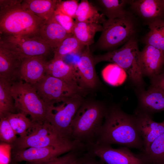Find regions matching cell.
Instances as JSON below:
<instances>
[{"label":"cell","instance_id":"cell-1","mask_svg":"<svg viewBox=\"0 0 164 164\" xmlns=\"http://www.w3.org/2000/svg\"><path fill=\"white\" fill-rule=\"evenodd\" d=\"M104 119L96 143L108 146L116 144L140 152L144 151L134 115L128 114L119 107L113 106L108 108Z\"/></svg>","mask_w":164,"mask_h":164},{"label":"cell","instance_id":"cell-2","mask_svg":"<svg viewBox=\"0 0 164 164\" xmlns=\"http://www.w3.org/2000/svg\"><path fill=\"white\" fill-rule=\"evenodd\" d=\"M22 0H0V35L38 36L44 20L24 9Z\"/></svg>","mask_w":164,"mask_h":164},{"label":"cell","instance_id":"cell-3","mask_svg":"<svg viewBox=\"0 0 164 164\" xmlns=\"http://www.w3.org/2000/svg\"><path fill=\"white\" fill-rule=\"evenodd\" d=\"M107 109L102 104L83 101L71 123L72 139L85 147L95 143Z\"/></svg>","mask_w":164,"mask_h":164},{"label":"cell","instance_id":"cell-4","mask_svg":"<svg viewBox=\"0 0 164 164\" xmlns=\"http://www.w3.org/2000/svg\"><path fill=\"white\" fill-rule=\"evenodd\" d=\"M140 52L137 39L134 38L118 49L93 57L95 65L103 61L118 65L125 70L134 84L141 87L143 85V81L140 66Z\"/></svg>","mask_w":164,"mask_h":164},{"label":"cell","instance_id":"cell-5","mask_svg":"<svg viewBox=\"0 0 164 164\" xmlns=\"http://www.w3.org/2000/svg\"><path fill=\"white\" fill-rule=\"evenodd\" d=\"M102 25L103 30L95 44L102 50L111 51L136 38L138 31L136 20L131 12L129 11L122 18L106 19Z\"/></svg>","mask_w":164,"mask_h":164},{"label":"cell","instance_id":"cell-6","mask_svg":"<svg viewBox=\"0 0 164 164\" xmlns=\"http://www.w3.org/2000/svg\"><path fill=\"white\" fill-rule=\"evenodd\" d=\"M11 92L16 109L29 115L32 122L43 124L47 121L50 106L40 98L32 85L19 80L12 83Z\"/></svg>","mask_w":164,"mask_h":164},{"label":"cell","instance_id":"cell-7","mask_svg":"<svg viewBox=\"0 0 164 164\" xmlns=\"http://www.w3.org/2000/svg\"><path fill=\"white\" fill-rule=\"evenodd\" d=\"M83 102L82 95H78L54 102L50 106L46 120L63 139L73 140L71 123Z\"/></svg>","mask_w":164,"mask_h":164},{"label":"cell","instance_id":"cell-8","mask_svg":"<svg viewBox=\"0 0 164 164\" xmlns=\"http://www.w3.org/2000/svg\"><path fill=\"white\" fill-rule=\"evenodd\" d=\"M32 122L27 135L23 137H18L10 145L12 150L57 145L71 141L65 140L60 137L47 121L43 124Z\"/></svg>","mask_w":164,"mask_h":164},{"label":"cell","instance_id":"cell-9","mask_svg":"<svg viewBox=\"0 0 164 164\" xmlns=\"http://www.w3.org/2000/svg\"><path fill=\"white\" fill-rule=\"evenodd\" d=\"M85 149L84 145L76 140H72L57 145L12 150L11 161L12 164L23 161L29 162L47 161L71 151Z\"/></svg>","mask_w":164,"mask_h":164},{"label":"cell","instance_id":"cell-10","mask_svg":"<svg viewBox=\"0 0 164 164\" xmlns=\"http://www.w3.org/2000/svg\"><path fill=\"white\" fill-rule=\"evenodd\" d=\"M32 86L40 98L49 106L56 101L82 95L84 91L80 86L72 85L50 75H45Z\"/></svg>","mask_w":164,"mask_h":164},{"label":"cell","instance_id":"cell-11","mask_svg":"<svg viewBox=\"0 0 164 164\" xmlns=\"http://www.w3.org/2000/svg\"><path fill=\"white\" fill-rule=\"evenodd\" d=\"M0 43L21 59L37 56L46 57L53 50L38 36L0 35Z\"/></svg>","mask_w":164,"mask_h":164},{"label":"cell","instance_id":"cell-12","mask_svg":"<svg viewBox=\"0 0 164 164\" xmlns=\"http://www.w3.org/2000/svg\"><path fill=\"white\" fill-rule=\"evenodd\" d=\"M86 151L105 164H148L140 153H134L126 147L114 149L95 143L86 146Z\"/></svg>","mask_w":164,"mask_h":164},{"label":"cell","instance_id":"cell-13","mask_svg":"<svg viewBox=\"0 0 164 164\" xmlns=\"http://www.w3.org/2000/svg\"><path fill=\"white\" fill-rule=\"evenodd\" d=\"M131 12L145 25L164 19L163 0H131L129 3Z\"/></svg>","mask_w":164,"mask_h":164},{"label":"cell","instance_id":"cell-14","mask_svg":"<svg viewBox=\"0 0 164 164\" xmlns=\"http://www.w3.org/2000/svg\"><path fill=\"white\" fill-rule=\"evenodd\" d=\"M95 65L89 46H86L75 65L79 84L83 88H93L96 87L97 78Z\"/></svg>","mask_w":164,"mask_h":164},{"label":"cell","instance_id":"cell-15","mask_svg":"<svg viewBox=\"0 0 164 164\" xmlns=\"http://www.w3.org/2000/svg\"><path fill=\"white\" fill-rule=\"evenodd\" d=\"M134 115L137 130L143 141L144 151L164 133V124L156 122L151 116L137 111Z\"/></svg>","mask_w":164,"mask_h":164},{"label":"cell","instance_id":"cell-16","mask_svg":"<svg viewBox=\"0 0 164 164\" xmlns=\"http://www.w3.org/2000/svg\"><path fill=\"white\" fill-rule=\"evenodd\" d=\"M140 60L143 76L151 78L161 73L164 65V54L155 47L146 44L140 52Z\"/></svg>","mask_w":164,"mask_h":164},{"label":"cell","instance_id":"cell-17","mask_svg":"<svg viewBox=\"0 0 164 164\" xmlns=\"http://www.w3.org/2000/svg\"><path fill=\"white\" fill-rule=\"evenodd\" d=\"M22 59L0 43V78L13 83L20 80Z\"/></svg>","mask_w":164,"mask_h":164},{"label":"cell","instance_id":"cell-18","mask_svg":"<svg viewBox=\"0 0 164 164\" xmlns=\"http://www.w3.org/2000/svg\"><path fill=\"white\" fill-rule=\"evenodd\" d=\"M46 57L37 56L22 59L20 70V80L32 85L46 75Z\"/></svg>","mask_w":164,"mask_h":164},{"label":"cell","instance_id":"cell-19","mask_svg":"<svg viewBox=\"0 0 164 164\" xmlns=\"http://www.w3.org/2000/svg\"><path fill=\"white\" fill-rule=\"evenodd\" d=\"M56 20L53 15L45 21L39 29L38 36L53 50L70 35Z\"/></svg>","mask_w":164,"mask_h":164},{"label":"cell","instance_id":"cell-20","mask_svg":"<svg viewBox=\"0 0 164 164\" xmlns=\"http://www.w3.org/2000/svg\"><path fill=\"white\" fill-rule=\"evenodd\" d=\"M140 108L137 111L151 116L152 113L164 111V91L152 86L143 92L140 96Z\"/></svg>","mask_w":164,"mask_h":164},{"label":"cell","instance_id":"cell-21","mask_svg":"<svg viewBox=\"0 0 164 164\" xmlns=\"http://www.w3.org/2000/svg\"><path fill=\"white\" fill-rule=\"evenodd\" d=\"M58 0H24L22 5L26 10L44 20H47L53 15Z\"/></svg>","mask_w":164,"mask_h":164},{"label":"cell","instance_id":"cell-22","mask_svg":"<svg viewBox=\"0 0 164 164\" xmlns=\"http://www.w3.org/2000/svg\"><path fill=\"white\" fill-rule=\"evenodd\" d=\"M75 21L102 25L105 21V16L98 8L87 0H82L79 4Z\"/></svg>","mask_w":164,"mask_h":164},{"label":"cell","instance_id":"cell-23","mask_svg":"<svg viewBox=\"0 0 164 164\" xmlns=\"http://www.w3.org/2000/svg\"><path fill=\"white\" fill-rule=\"evenodd\" d=\"M53 66L51 76L72 85L80 87L75 66L66 63L62 58H53Z\"/></svg>","mask_w":164,"mask_h":164},{"label":"cell","instance_id":"cell-24","mask_svg":"<svg viewBox=\"0 0 164 164\" xmlns=\"http://www.w3.org/2000/svg\"><path fill=\"white\" fill-rule=\"evenodd\" d=\"M130 0H99L96 1L99 5V10L108 19L123 17L128 13L126 9Z\"/></svg>","mask_w":164,"mask_h":164},{"label":"cell","instance_id":"cell-25","mask_svg":"<svg viewBox=\"0 0 164 164\" xmlns=\"http://www.w3.org/2000/svg\"><path fill=\"white\" fill-rule=\"evenodd\" d=\"M102 30L101 24L75 21L72 34L85 46H89L94 43L96 33Z\"/></svg>","mask_w":164,"mask_h":164},{"label":"cell","instance_id":"cell-26","mask_svg":"<svg viewBox=\"0 0 164 164\" xmlns=\"http://www.w3.org/2000/svg\"><path fill=\"white\" fill-rule=\"evenodd\" d=\"M148 26L149 31L142 38V42L155 47L164 54V19L157 20Z\"/></svg>","mask_w":164,"mask_h":164},{"label":"cell","instance_id":"cell-27","mask_svg":"<svg viewBox=\"0 0 164 164\" xmlns=\"http://www.w3.org/2000/svg\"><path fill=\"white\" fill-rule=\"evenodd\" d=\"M12 83L0 78V118L14 113L16 109L11 92Z\"/></svg>","mask_w":164,"mask_h":164},{"label":"cell","instance_id":"cell-28","mask_svg":"<svg viewBox=\"0 0 164 164\" xmlns=\"http://www.w3.org/2000/svg\"><path fill=\"white\" fill-rule=\"evenodd\" d=\"M139 153L148 164H164V133L156 138L147 150Z\"/></svg>","mask_w":164,"mask_h":164},{"label":"cell","instance_id":"cell-29","mask_svg":"<svg viewBox=\"0 0 164 164\" xmlns=\"http://www.w3.org/2000/svg\"><path fill=\"white\" fill-rule=\"evenodd\" d=\"M85 46L72 34L65 39L54 51L53 58L63 59L67 54L83 51Z\"/></svg>","mask_w":164,"mask_h":164},{"label":"cell","instance_id":"cell-30","mask_svg":"<svg viewBox=\"0 0 164 164\" xmlns=\"http://www.w3.org/2000/svg\"><path fill=\"white\" fill-rule=\"evenodd\" d=\"M101 73L104 81L114 86L122 84L126 79L127 74L123 69L114 63L105 67L102 70Z\"/></svg>","mask_w":164,"mask_h":164},{"label":"cell","instance_id":"cell-31","mask_svg":"<svg viewBox=\"0 0 164 164\" xmlns=\"http://www.w3.org/2000/svg\"><path fill=\"white\" fill-rule=\"evenodd\" d=\"M16 135L20 137L26 136L30 128L32 121L22 113H9L5 116Z\"/></svg>","mask_w":164,"mask_h":164},{"label":"cell","instance_id":"cell-32","mask_svg":"<svg viewBox=\"0 0 164 164\" xmlns=\"http://www.w3.org/2000/svg\"><path fill=\"white\" fill-rule=\"evenodd\" d=\"M5 117L0 118V140L3 143L10 145L17 137Z\"/></svg>","mask_w":164,"mask_h":164},{"label":"cell","instance_id":"cell-33","mask_svg":"<svg viewBox=\"0 0 164 164\" xmlns=\"http://www.w3.org/2000/svg\"><path fill=\"white\" fill-rule=\"evenodd\" d=\"M78 2L77 0H58L55 11L74 19Z\"/></svg>","mask_w":164,"mask_h":164},{"label":"cell","instance_id":"cell-34","mask_svg":"<svg viewBox=\"0 0 164 164\" xmlns=\"http://www.w3.org/2000/svg\"><path fill=\"white\" fill-rule=\"evenodd\" d=\"M85 151L84 149L70 151L65 155L47 161L29 162V164H66L78 157Z\"/></svg>","mask_w":164,"mask_h":164},{"label":"cell","instance_id":"cell-35","mask_svg":"<svg viewBox=\"0 0 164 164\" xmlns=\"http://www.w3.org/2000/svg\"><path fill=\"white\" fill-rule=\"evenodd\" d=\"M53 15L57 22L68 33L72 34L75 23L73 18L55 11Z\"/></svg>","mask_w":164,"mask_h":164},{"label":"cell","instance_id":"cell-36","mask_svg":"<svg viewBox=\"0 0 164 164\" xmlns=\"http://www.w3.org/2000/svg\"><path fill=\"white\" fill-rule=\"evenodd\" d=\"M151 79L152 86L164 91V71Z\"/></svg>","mask_w":164,"mask_h":164},{"label":"cell","instance_id":"cell-37","mask_svg":"<svg viewBox=\"0 0 164 164\" xmlns=\"http://www.w3.org/2000/svg\"><path fill=\"white\" fill-rule=\"evenodd\" d=\"M96 157L85 151L83 164H105L101 159H96Z\"/></svg>","mask_w":164,"mask_h":164},{"label":"cell","instance_id":"cell-38","mask_svg":"<svg viewBox=\"0 0 164 164\" xmlns=\"http://www.w3.org/2000/svg\"><path fill=\"white\" fill-rule=\"evenodd\" d=\"M85 152L78 157L66 164H83Z\"/></svg>","mask_w":164,"mask_h":164},{"label":"cell","instance_id":"cell-39","mask_svg":"<svg viewBox=\"0 0 164 164\" xmlns=\"http://www.w3.org/2000/svg\"><path fill=\"white\" fill-rule=\"evenodd\" d=\"M13 164H17V163H14Z\"/></svg>","mask_w":164,"mask_h":164},{"label":"cell","instance_id":"cell-40","mask_svg":"<svg viewBox=\"0 0 164 164\" xmlns=\"http://www.w3.org/2000/svg\"><path fill=\"white\" fill-rule=\"evenodd\" d=\"M164 124V121L162 122Z\"/></svg>","mask_w":164,"mask_h":164},{"label":"cell","instance_id":"cell-41","mask_svg":"<svg viewBox=\"0 0 164 164\" xmlns=\"http://www.w3.org/2000/svg\"><path fill=\"white\" fill-rule=\"evenodd\" d=\"M163 2L164 3V0H163Z\"/></svg>","mask_w":164,"mask_h":164},{"label":"cell","instance_id":"cell-42","mask_svg":"<svg viewBox=\"0 0 164 164\" xmlns=\"http://www.w3.org/2000/svg\"></svg>","mask_w":164,"mask_h":164},{"label":"cell","instance_id":"cell-43","mask_svg":"<svg viewBox=\"0 0 164 164\" xmlns=\"http://www.w3.org/2000/svg\"><path fill=\"white\" fill-rule=\"evenodd\" d=\"M163 71H164V70H163Z\"/></svg>","mask_w":164,"mask_h":164}]
</instances>
